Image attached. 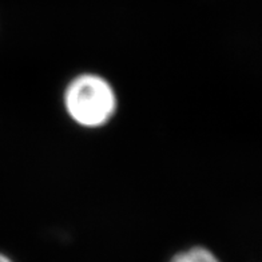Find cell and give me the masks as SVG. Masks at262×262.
I'll use <instances>...</instances> for the list:
<instances>
[{
  "instance_id": "cell-1",
  "label": "cell",
  "mask_w": 262,
  "mask_h": 262,
  "mask_svg": "<svg viewBox=\"0 0 262 262\" xmlns=\"http://www.w3.org/2000/svg\"><path fill=\"white\" fill-rule=\"evenodd\" d=\"M63 106L71 121L83 128H100L114 118L118 97L106 78L93 73L76 75L63 93Z\"/></svg>"
},
{
  "instance_id": "cell-2",
  "label": "cell",
  "mask_w": 262,
  "mask_h": 262,
  "mask_svg": "<svg viewBox=\"0 0 262 262\" xmlns=\"http://www.w3.org/2000/svg\"><path fill=\"white\" fill-rule=\"evenodd\" d=\"M170 262H221L210 249L204 246H193L177 253Z\"/></svg>"
},
{
  "instance_id": "cell-3",
  "label": "cell",
  "mask_w": 262,
  "mask_h": 262,
  "mask_svg": "<svg viewBox=\"0 0 262 262\" xmlns=\"http://www.w3.org/2000/svg\"><path fill=\"white\" fill-rule=\"evenodd\" d=\"M0 262H15L14 259H11L7 254L4 253H0Z\"/></svg>"
}]
</instances>
